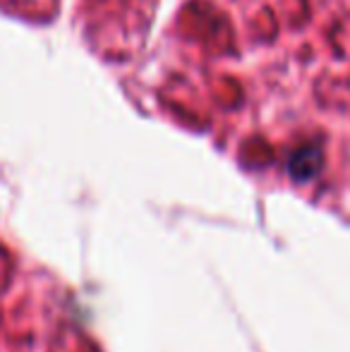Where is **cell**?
I'll list each match as a JSON object with an SVG mask.
<instances>
[{"instance_id": "1", "label": "cell", "mask_w": 350, "mask_h": 352, "mask_svg": "<svg viewBox=\"0 0 350 352\" xmlns=\"http://www.w3.org/2000/svg\"><path fill=\"white\" fill-rule=\"evenodd\" d=\"M319 168H322V151H319L317 146L298 148L288 161V173L298 182H305V180H309V177H314Z\"/></svg>"}]
</instances>
